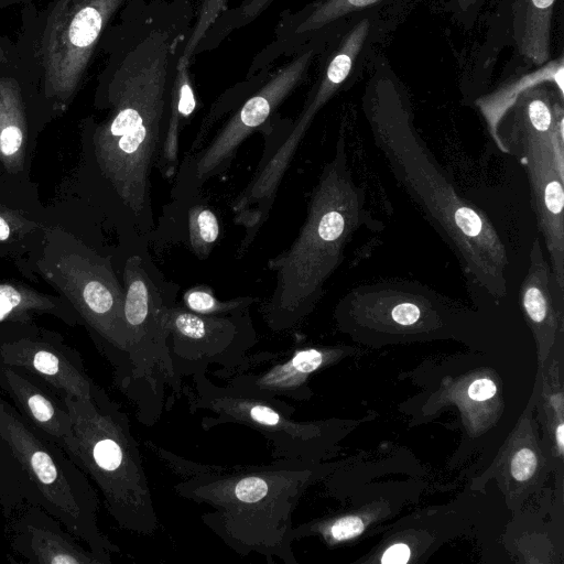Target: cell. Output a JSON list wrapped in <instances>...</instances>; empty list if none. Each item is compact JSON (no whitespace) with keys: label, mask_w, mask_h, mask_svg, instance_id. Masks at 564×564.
<instances>
[{"label":"cell","mask_w":564,"mask_h":564,"mask_svg":"<svg viewBox=\"0 0 564 564\" xmlns=\"http://www.w3.org/2000/svg\"><path fill=\"white\" fill-rule=\"evenodd\" d=\"M257 302L253 296H239L228 301L218 300L208 285H195L183 294L184 307L202 315H229L248 311Z\"/></svg>","instance_id":"24"},{"label":"cell","mask_w":564,"mask_h":564,"mask_svg":"<svg viewBox=\"0 0 564 564\" xmlns=\"http://www.w3.org/2000/svg\"><path fill=\"white\" fill-rule=\"evenodd\" d=\"M0 435L37 494L40 507L110 563L119 549L98 527V496L65 451L0 398Z\"/></svg>","instance_id":"7"},{"label":"cell","mask_w":564,"mask_h":564,"mask_svg":"<svg viewBox=\"0 0 564 564\" xmlns=\"http://www.w3.org/2000/svg\"><path fill=\"white\" fill-rule=\"evenodd\" d=\"M63 260L57 263V276L64 278L61 289L79 317L104 343L127 355L123 285L110 262L93 252L75 253Z\"/></svg>","instance_id":"11"},{"label":"cell","mask_w":564,"mask_h":564,"mask_svg":"<svg viewBox=\"0 0 564 564\" xmlns=\"http://www.w3.org/2000/svg\"><path fill=\"white\" fill-rule=\"evenodd\" d=\"M14 552L32 564H106L84 547L56 518L36 505H25L7 519Z\"/></svg>","instance_id":"17"},{"label":"cell","mask_w":564,"mask_h":564,"mask_svg":"<svg viewBox=\"0 0 564 564\" xmlns=\"http://www.w3.org/2000/svg\"><path fill=\"white\" fill-rule=\"evenodd\" d=\"M127 0H61L46 23L41 62L46 91L59 99L76 89L115 13Z\"/></svg>","instance_id":"9"},{"label":"cell","mask_w":564,"mask_h":564,"mask_svg":"<svg viewBox=\"0 0 564 564\" xmlns=\"http://www.w3.org/2000/svg\"><path fill=\"white\" fill-rule=\"evenodd\" d=\"M556 438H557L558 447L562 451L563 446H564V425L562 423L557 426Z\"/></svg>","instance_id":"33"},{"label":"cell","mask_w":564,"mask_h":564,"mask_svg":"<svg viewBox=\"0 0 564 564\" xmlns=\"http://www.w3.org/2000/svg\"><path fill=\"white\" fill-rule=\"evenodd\" d=\"M61 399L73 424L62 448L96 484L108 512L121 528L153 532L158 520L126 414L96 384L87 400Z\"/></svg>","instance_id":"4"},{"label":"cell","mask_w":564,"mask_h":564,"mask_svg":"<svg viewBox=\"0 0 564 564\" xmlns=\"http://www.w3.org/2000/svg\"><path fill=\"white\" fill-rule=\"evenodd\" d=\"M365 529L360 518L355 516L344 517L330 527V534L337 541L351 539L360 534Z\"/></svg>","instance_id":"28"},{"label":"cell","mask_w":564,"mask_h":564,"mask_svg":"<svg viewBox=\"0 0 564 564\" xmlns=\"http://www.w3.org/2000/svg\"><path fill=\"white\" fill-rule=\"evenodd\" d=\"M274 0H243L240 6L223 11L207 31L205 37L197 45L194 54L217 46L220 41L236 29L251 23Z\"/></svg>","instance_id":"23"},{"label":"cell","mask_w":564,"mask_h":564,"mask_svg":"<svg viewBox=\"0 0 564 564\" xmlns=\"http://www.w3.org/2000/svg\"><path fill=\"white\" fill-rule=\"evenodd\" d=\"M228 0H204L192 26L189 37L186 42L184 52L178 64L189 66L194 51L200 41L205 37L207 31L215 22L217 17L226 10Z\"/></svg>","instance_id":"25"},{"label":"cell","mask_w":564,"mask_h":564,"mask_svg":"<svg viewBox=\"0 0 564 564\" xmlns=\"http://www.w3.org/2000/svg\"><path fill=\"white\" fill-rule=\"evenodd\" d=\"M330 32L312 37L296 55L253 91L218 130L215 137L177 167L173 202L169 207H184L196 200L203 186L223 174L240 144L269 120L271 115L307 76L315 56L325 48Z\"/></svg>","instance_id":"8"},{"label":"cell","mask_w":564,"mask_h":564,"mask_svg":"<svg viewBox=\"0 0 564 564\" xmlns=\"http://www.w3.org/2000/svg\"><path fill=\"white\" fill-rule=\"evenodd\" d=\"M487 0H447L446 9L453 21L465 30L477 22Z\"/></svg>","instance_id":"26"},{"label":"cell","mask_w":564,"mask_h":564,"mask_svg":"<svg viewBox=\"0 0 564 564\" xmlns=\"http://www.w3.org/2000/svg\"><path fill=\"white\" fill-rule=\"evenodd\" d=\"M187 234L192 251L200 260L206 259L220 235L217 214L207 205L193 200L186 205Z\"/></svg>","instance_id":"22"},{"label":"cell","mask_w":564,"mask_h":564,"mask_svg":"<svg viewBox=\"0 0 564 564\" xmlns=\"http://www.w3.org/2000/svg\"><path fill=\"white\" fill-rule=\"evenodd\" d=\"M420 308L409 302L400 303L392 308V318L401 325L414 324L420 318Z\"/></svg>","instance_id":"30"},{"label":"cell","mask_w":564,"mask_h":564,"mask_svg":"<svg viewBox=\"0 0 564 564\" xmlns=\"http://www.w3.org/2000/svg\"><path fill=\"white\" fill-rule=\"evenodd\" d=\"M410 558V549L408 545L399 543L390 546L383 554L381 562L383 564H405Z\"/></svg>","instance_id":"32"},{"label":"cell","mask_w":564,"mask_h":564,"mask_svg":"<svg viewBox=\"0 0 564 564\" xmlns=\"http://www.w3.org/2000/svg\"><path fill=\"white\" fill-rule=\"evenodd\" d=\"M521 148L540 231L543 234L555 282L564 292V152L531 133L512 131Z\"/></svg>","instance_id":"13"},{"label":"cell","mask_w":564,"mask_h":564,"mask_svg":"<svg viewBox=\"0 0 564 564\" xmlns=\"http://www.w3.org/2000/svg\"><path fill=\"white\" fill-rule=\"evenodd\" d=\"M390 32L376 11L357 13L333 29L322 53L324 64L318 80L283 140L259 163L234 200L235 212L254 224L267 221L281 182L315 116L347 83L352 84L362 75L370 56Z\"/></svg>","instance_id":"6"},{"label":"cell","mask_w":564,"mask_h":564,"mask_svg":"<svg viewBox=\"0 0 564 564\" xmlns=\"http://www.w3.org/2000/svg\"><path fill=\"white\" fill-rule=\"evenodd\" d=\"M361 193L351 181L339 139L334 159L312 192L299 235L286 250L268 261L275 284L261 311L272 330L289 329L311 312L361 221Z\"/></svg>","instance_id":"3"},{"label":"cell","mask_w":564,"mask_h":564,"mask_svg":"<svg viewBox=\"0 0 564 564\" xmlns=\"http://www.w3.org/2000/svg\"><path fill=\"white\" fill-rule=\"evenodd\" d=\"M362 107L397 178L451 241L467 272L487 291H506L507 256L492 226L464 202L416 134L405 89L378 48L370 56Z\"/></svg>","instance_id":"2"},{"label":"cell","mask_w":564,"mask_h":564,"mask_svg":"<svg viewBox=\"0 0 564 564\" xmlns=\"http://www.w3.org/2000/svg\"><path fill=\"white\" fill-rule=\"evenodd\" d=\"M123 316L127 329V360L133 377L140 378L158 361L170 369L167 334L161 313L165 304L174 303L177 286L164 281L148 254L138 249L123 263Z\"/></svg>","instance_id":"10"},{"label":"cell","mask_w":564,"mask_h":564,"mask_svg":"<svg viewBox=\"0 0 564 564\" xmlns=\"http://www.w3.org/2000/svg\"><path fill=\"white\" fill-rule=\"evenodd\" d=\"M28 230V221L19 215L0 209V241H7L14 235L24 234Z\"/></svg>","instance_id":"29"},{"label":"cell","mask_w":564,"mask_h":564,"mask_svg":"<svg viewBox=\"0 0 564 564\" xmlns=\"http://www.w3.org/2000/svg\"><path fill=\"white\" fill-rule=\"evenodd\" d=\"M167 334L169 356L202 359L242 355L254 341L256 334L248 311L229 315H202L174 303L165 304L161 313Z\"/></svg>","instance_id":"15"},{"label":"cell","mask_w":564,"mask_h":564,"mask_svg":"<svg viewBox=\"0 0 564 564\" xmlns=\"http://www.w3.org/2000/svg\"><path fill=\"white\" fill-rule=\"evenodd\" d=\"M420 0H315L294 15L284 18L276 41L253 59L248 76L270 67L282 54L297 51L312 37L326 33L350 17L376 11L391 31Z\"/></svg>","instance_id":"14"},{"label":"cell","mask_w":564,"mask_h":564,"mask_svg":"<svg viewBox=\"0 0 564 564\" xmlns=\"http://www.w3.org/2000/svg\"><path fill=\"white\" fill-rule=\"evenodd\" d=\"M175 489L215 508L203 519L231 547L291 562V459L196 475Z\"/></svg>","instance_id":"5"},{"label":"cell","mask_w":564,"mask_h":564,"mask_svg":"<svg viewBox=\"0 0 564 564\" xmlns=\"http://www.w3.org/2000/svg\"><path fill=\"white\" fill-rule=\"evenodd\" d=\"M26 119L19 86L0 78V162L9 172L22 170L26 150Z\"/></svg>","instance_id":"20"},{"label":"cell","mask_w":564,"mask_h":564,"mask_svg":"<svg viewBox=\"0 0 564 564\" xmlns=\"http://www.w3.org/2000/svg\"><path fill=\"white\" fill-rule=\"evenodd\" d=\"M536 467V456L529 448H522L516 453L511 462V474L514 479L524 481L529 479Z\"/></svg>","instance_id":"27"},{"label":"cell","mask_w":564,"mask_h":564,"mask_svg":"<svg viewBox=\"0 0 564 564\" xmlns=\"http://www.w3.org/2000/svg\"><path fill=\"white\" fill-rule=\"evenodd\" d=\"M0 386L15 403L19 413L34 429L61 447L73 431L70 413L63 400L43 388L37 379L0 365Z\"/></svg>","instance_id":"18"},{"label":"cell","mask_w":564,"mask_h":564,"mask_svg":"<svg viewBox=\"0 0 564 564\" xmlns=\"http://www.w3.org/2000/svg\"><path fill=\"white\" fill-rule=\"evenodd\" d=\"M556 0H499L489 17L485 42L475 62L486 76L498 54L511 47L517 66L540 67L551 61V35Z\"/></svg>","instance_id":"12"},{"label":"cell","mask_w":564,"mask_h":564,"mask_svg":"<svg viewBox=\"0 0 564 564\" xmlns=\"http://www.w3.org/2000/svg\"><path fill=\"white\" fill-rule=\"evenodd\" d=\"M34 313L54 314L69 324H75L77 317L54 297L23 285L0 283V324L25 323Z\"/></svg>","instance_id":"21"},{"label":"cell","mask_w":564,"mask_h":564,"mask_svg":"<svg viewBox=\"0 0 564 564\" xmlns=\"http://www.w3.org/2000/svg\"><path fill=\"white\" fill-rule=\"evenodd\" d=\"M319 1V0H318Z\"/></svg>","instance_id":"34"},{"label":"cell","mask_w":564,"mask_h":564,"mask_svg":"<svg viewBox=\"0 0 564 564\" xmlns=\"http://www.w3.org/2000/svg\"><path fill=\"white\" fill-rule=\"evenodd\" d=\"M101 87L109 113L93 132L95 163L132 239L154 238L151 172L177 64L195 20L191 0H127Z\"/></svg>","instance_id":"1"},{"label":"cell","mask_w":564,"mask_h":564,"mask_svg":"<svg viewBox=\"0 0 564 564\" xmlns=\"http://www.w3.org/2000/svg\"><path fill=\"white\" fill-rule=\"evenodd\" d=\"M322 362L323 354L319 350H299L286 361L274 365L260 375L238 377L230 386L267 398L291 397L292 391L304 380V376L316 370Z\"/></svg>","instance_id":"19"},{"label":"cell","mask_w":564,"mask_h":564,"mask_svg":"<svg viewBox=\"0 0 564 564\" xmlns=\"http://www.w3.org/2000/svg\"><path fill=\"white\" fill-rule=\"evenodd\" d=\"M0 365L45 383L56 395L87 400L95 383L77 351L48 335H22L0 340Z\"/></svg>","instance_id":"16"},{"label":"cell","mask_w":564,"mask_h":564,"mask_svg":"<svg viewBox=\"0 0 564 564\" xmlns=\"http://www.w3.org/2000/svg\"><path fill=\"white\" fill-rule=\"evenodd\" d=\"M496 384L487 378L475 380L468 388V395L476 401H485L496 393Z\"/></svg>","instance_id":"31"}]
</instances>
